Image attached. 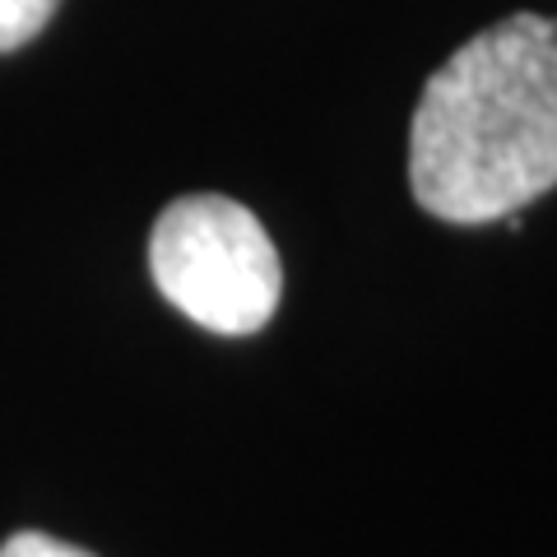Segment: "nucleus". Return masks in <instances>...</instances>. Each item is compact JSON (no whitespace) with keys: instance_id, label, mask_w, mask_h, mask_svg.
<instances>
[{"instance_id":"nucleus-3","label":"nucleus","mask_w":557,"mask_h":557,"mask_svg":"<svg viewBox=\"0 0 557 557\" xmlns=\"http://www.w3.org/2000/svg\"><path fill=\"white\" fill-rule=\"evenodd\" d=\"M61 0H0V51L33 42L51 24Z\"/></svg>"},{"instance_id":"nucleus-4","label":"nucleus","mask_w":557,"mask_h":557,"mask_svg":"<svg viewBox=\"0 0 557 557\" xmlns=\"http://www.w3.org/2000/svg\"><path fill=\"white\" fill-rule=\"evenodd\" d=\"M0 557H94L89 548H75L57 534H42V530H20L0 544Z\"/></svg>"},{"instance_id":"nucleus-2","label":"nucleus","mask_w":557,"mask_h":557,"mask_svg":"<svg viewBox=\"0 0 557 557\" xmlns=\"http://www.w3.org/2000/svg\"><path fill=\"white\" fill-rule=\"evenodd\" d=\"M159 293L209 335H256L278 311L284 265L270 233L228 196L172 200L149 233Z\"/></svg>"},{"instance_id":"nucleus-1","label":"nucleus","mask_w":557,"mask_h":557,"mask_svg":"<svg viewBox=\"0 0 557 557\" xmlns=\"http://www.w3.org/2000/svg\"><path fill=\"white\" fill-rule=\"evenodd\" d=\"M413 200L442 223H502L557 186V20L511 14L428 79L409 131Z\"/></svg>"}]
</instances>
